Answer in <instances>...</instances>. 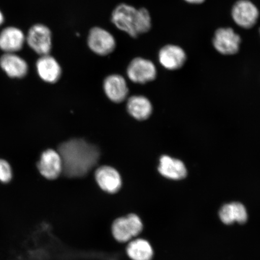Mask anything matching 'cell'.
I'll list each match as a JSON object with an SVG mask.
<instances>
[{
	"mask_svg": "<svg viewBox=\"0 0 260 260\" xmlns=\"http://www.w3.org/2000/svg\"><path fill=\"white\" fill-rule=\"evenodd\" d=\"M103 87L107 96L114 103L123 102L128 95L127 84L124 78L118 74L107 77L104 81Z\"/></svg>",
	"mask_w": 260,
	"mask_h": 260,
	"instance_id": "cell-12",
	"label": "cell"
},
{
	"mask_svg": "<svg viewBox=\"0 0 260 260\" xmlns=\"http://www.w3.org/2000/svg\"><path fill=\"white\" fill-rule=\"evenodd\" d=\"M241 38L229 27L217 29L213 39L214 48L223 55L235 54L239 51Z\"/></svg>",
	"mask_w": 260,
	"mask_h": 260,
	"instance_id": "cell-6",
	"label": "cell"
},
{
	"mask_svg": "<svg viewBox=\"0 0 260 260\" xmlns=\"http://www.w3.org/2000/svg\"><path fill=\"white\" fill-rule=\"evenodd\" d=\"M38 167L44 178L55 180L63 172V162L60 154L54 149H47L42 154Z\"/></svg>",
	"mask_w": 260,
	"mask_h": 260,
	"instance_id": "cell-9",
	"label": "cell"
},
{
	"mask_svg": "<svg viewBox=\"0 0 260 260\" xmlns=\"http://www.w3.org/2000/svg\"><path fill=\"white\" fill-rule=\"evenodd\" d=\"M63 162V173L69 178L85 176L100 158L99 149L81 139H73L58 146Z\"/></svg>",
	"mask_w": 260,
	"mask_h": 260,
	"instance_id": "cell-1",
	"label": "cell"
},
{
	"mask_svg": "<svg viewBox=\"0 0 260 260\" xmlns=\"http://www.w3.org/2000/svg\"><path fill=\"white\" fill-rule=\"evenodd\" d=\"M87 42L90 50L101 56L111 54L116 47L115 38L111 32L100 27L90 29Z\"/></svg>",
	"mask_w": 260,
	"mask_h": 260,
	"instance_id": "cell-4",
	"label": "cell"
},
{
	"mask_svg": "<svg viewBox=\"0 0 260 260\" xmlns=\"http://www.w3.org/2000/svg\"><path fill=\"white\" fill-rule=\"evenodd\" d=\"M232 18L237 25L250 28L256 24L259 13L256 6L249 0H239L233 6Z\"/></svg>",
	"mask_w": 260,
	"mask_h": 260,
	"instance_id": "cell-8",
	"label": "cell"
},
{
	"mask_svg": "<svg viewBox=\"0 0 260 260\" xmlns=\"http://www.w3.org/2000/svg\"><path fill=\"white\" fill-rule=\"evenodd\" d=\"M184 1L190 3V4L198 5L203 3L205 0H184Z\"/></svg>",
	"mask_w": 260,
	"mask_h": 260,
	"instance_id": "cell-21",
	"label": "cell"
},
{
	"mask_svg": "<svg viewBox=\"0 0 260 260\" xmlns=\"http://www.w3.org/2000/svg\"><path fill=\"white\" fill-rule=\"evenodd\" d=\"M144 229L142 220L137 214L132 213L116 219L112 223V233L120 243H128L136 238Z\"/></svg>",
	"mask_w": 260,
	"mask_h": 260,
	"instance_id": "cell-3",
	"label": "cell"
},
{
	"mask_svg": "<svg viewBox=\"0 0 260 260\" xmlns=\"http://www.w3.org/2000/svg\"><path fill=\"white\" fill-rule=\"evenodd\" d=\"M37 69L39 76L45 82L54 83L59 80L61 75V68L56 58L44 55L39 58L37 62Z\"/></svg>",
	"mask_w": 260,
	"mask_h": 260,
	"instance_id": "cell-14",
	"label": "cell"
},
{
	"mask_svg": "<svg viewBox=\"0 0 260 260\" xmlns=\"http://www.w3.org/2000/svg\"><path fill=\"white\" fill-rule=\"evenodd\" d=\"M126 252L132 260H151L154 256L151 244L147 240L138 237L128 243Z\"/></svg>",
	"mask_w": 260,
	"mask_h": 260,
	"instance_id": "cell-18",
	"label": "cell"
},
{
	"mask_svg": "<svg viewBox=\"0 0 260 260\" xmlns=\"http://www.w3.org/2000/svg\"><path fill=\"white\" fill-rule=\"evenodd\" d=\"M186 58L183 49L178 45H165L158 53L159 62L168 70L180 69L186 62Z\"/></svg>",
	"mask_w": 260,
	"mask_h": 260,
	"instance_id": "cell-11",
	"label": "cell"
},
{
	"mask_svg": "<svg viewBox=\"0 0 260 260\" xmlns=\"http://www.w3.org/2000/svg\"><path fill=\"white\" fill-rule=\"evenodd\" d=\"M219 214L221 221L226 225H231L236 222L243 224L248 220V213L246 208L240 203L224 205L221 208Z\"/></svg>",
	"mask_w": 260,
	"mask_h": 260,
	"instance_id": "cell-17",
	"label": "cell"
},
{
	"mask_svg": "<svg viewBox=\"0 0 260 260\" xmlns=\"http://www.w3.org/2000/svg\"><path fill=\"white\" fill-rule=\"evenodd\" d=\"M3 21H4V17H3L2 12H0V25L2 24Z\"/></svg>",
	"mask_w": 260,
	"mask_h": 260,
	"instance_id": "cell-22",
	"label": "cell"
},
{
	"mask_svg": "<svg viewBox=\"0 0 260 260\" xmlns=\"http://www.w3.org/2000/svg\"><path fill=\"white\" fill-rule=\"evenodd\" d=\"M126 74L133 82L145 84L155 79L157 69L152 61L139 57L133 58L130 61L126 70Z\"/></svg>",
	"mask_w": 260,
	"mask_h": 260,
	"instance_id": "cell-5",
	"label": "cell"
},
{
	"mask_svg": "<svg viewBox=\"0 0 260 260\" xmlns=\"http://www.w3.org/2000/svg\"><path fill=\"white\" fill-rule=\"evenodd\" d=\"M12 178V172L11 166L8 161L0 159V181L3 183H8Z\"/></svg>",
	"mask_w": 260,
	"mask_h": 260,
	"instance_id": "cell-20",
	"label": "cell"
},
{
	"mask_svg": "<svg viewBox=\"0 0 260 260\" xmlns=\"http://www.w3.org/2000/svg\"><path fill=\"white\" fill-rule=\"evenodd\" d=\"M111 21L119 30L133 38L148 32L152 26L151 15L147 9H138L125 3L117 6L113 10Z\"/></svg>",
	"mask_w": 260,
	"mask_h": 260,
	"instance_id": "cell-2",
	"label": "cell"
},
{
	"mask_svg": "<svg viewBox=\"0 0 260 260\" xmlns=\"http://www.w3.org/2000/svg\"><path fill=\"white\" fill-rule=\"evenodd\" d=\"M158 171L162 177L172 180H180L187 176V171L184 162L168 155L160 158Z\"/></svg>",
	"mask_w": 260,
	"mask_h": 260,
	"instance_id": "cell-13",
	"label": "cell"
},
{
	"mask_svg": "<svg viewBox=\"0 0 260 260\" xmlns=\"http://www.w3.org/2000/svg\"><path fill=\"white\" fill-rule=\"evenodd\" d=\"M259 32H260V29H259Z\"/></svg>",
	"mask_w": 260,
	"mask_h": 260,
	"instance_id": "cell-23",
	"label": "cell"
},
{
	"mask_svg": "<svg viewBox=\"0 0 260 260\" xmlns=\"http://www.w3.org/2000/svg\"><path fill=\"white\" fill-rule=\"evenodd\" d=\"M0 66L11 78L24 77L28 72V65L20 57L13 53H6L0 58Z\"/></svg>",
	"mask_w": 260,
	"mask_h": 260,
	"instance_id": "cell-15",
	"label": "cell"
},
{
	"mask_svg": "<svg viewBox=\"0 0 260 260\" xmlns=\"http://www.w3.org/2000/svg\"><path fill=\"white\" fill-rule=\"evenodd\" d=\"M127 110L130 115L139 121H144L151 116L152 107L150 101L144 96H133L128 100Z\"/></svg>",
	"mask_w": 260,
	"mask_h": 260,
	"instance_id": "cell-19",
	"label": "cell"
},
{
	"mask_svg": "<svg viewBox=\"0 0 260 260\" xmlns=\"http://www.w3.org/2000/svg\"><path fill=\"white\" fill-rule=\"evenodd\" d=\"M28 46L41 56L49 54L52 48V35L50 28L43 24L32 26L27 38Z\"/></svg>",
	"mask_w": 260,
	"mask_h": 260,
	"instance_id": "cell-7",
	"label": "cell"
},
{
	"mask_svg": "<svg viewBox=\"0 0 260 260\" xmlns=\"http://www.w3.org/2000/svg\"><path fill=\"white\" fill-rule=\"evenodd\" d=\"M24 42L23 32L17 28L8 27L0 34V48L7 53L20 50Z\"/></svg>",
	"mask_w": 260,
	"mask_h": 260,
	"instance_id": "cell-16",
	"label": "cell"
},
{
	"mask_svg": "<svg viewBox=\"0 0 260 260\" xmlns=\"http://www.w3.org/2000/svg\"><path fill=\"white\" fill-rule=\"evenodd\" d=\"M95 179L99 187L107 193H117L122 187L121 175L116 169L109 166L98 168Z\"/></svg>",
	"mask_w": 260,
	"mask_h": 260,
	"instance_id": "cell-10",
	"label": "cell"
}]
</instances>
